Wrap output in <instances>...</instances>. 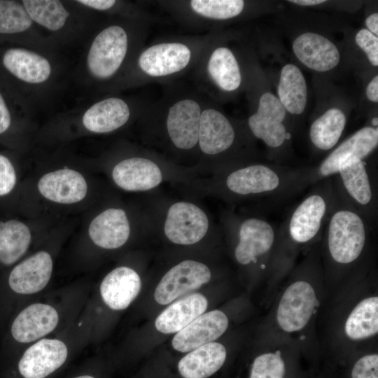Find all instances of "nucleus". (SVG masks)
I'll use <instances>...</instances> for the list:
<instances>
[{
    "instance_id": "nucleus-34",
    "label": "nucleus",
    "mask_w": 378,
    "mask_h": 378,
    "mask_svg": "<svg viewBox=\"0 0 378 378\" xmlns=\"http://www.w3.org/2000/svg\"><path fill=\"white\" fill-rule=\"evenodd\" d=\"M190 6L202 16L225 20L239 15L243 10L244 2L241 0H192Z\"/></svg>"
},
{
    "instance_id": "nucleus-45",
    "label": "nucleus",
    "mask_w": 378,
    "mask_h": 378,
    "mask_svg": "<svg viewBox=\"0 0 378 378\" xmlns=\"http://www.w3.org/2000/svg\"><path fill=\"white\" fill-rule=\"evenodd\" d=\"M75 378H94V377L90 375H82V376L76 377Z\"/></svg>"
},
{
    "instance_id": "nucleus-42",
    "label": "nucleus",
    "mask_w": 378,
    "mask_h": 378,
    "mask_svg": "<svg viewBox=\"0 0 378 378\" xmlns=\"http://www.w3.org/2000/svg\"><path fill=\"white\" fill-rule=\"evenodd\" d=\"M365 24L371 33L376 36L378 35V14L373 13L368 16L365 20Z\"/></svg>"
},
{
    "instance_id": "nucleus-20",
    "label": "nucleus",
    "mask_w": 378,
    "mask_h": 378,
    "mask_svg": "<svg viewBox=\"0 0 378 378\" xmlns=\"http://www.w3.org/2000/svg\"><path fill=\"white\" fill-rule=\"evenodd\" d=\"M112 176L120 188L127 191H145L158 186L162 180L159 167L150 160L131 158L113 168Z\"/></svg>"
},
{
    "instance_id": "nucleus-32",
    "label": "nucleus",
    "mask_w": 378,
    "mask_h": 378,
    "mask_svg": "<svg viewBox=\"0 0 378 378\" xmlns=\"http://www.w3.org/2000/svg\"><path fill=\"white\" fill-rule=\"evenodd\" d=\"M22 2L33 22L50 31L60 30L70 16V13L57 0H23Z\"/></svg>"
},
{
    "instance_id": "nucleus-30",
    "label": "nucleus",
    "mask_w": 378,
    "mask_h": 378,
    "mask_svg": "<svg viewBox=\"0 0 378 378\" xmlns=\"http://www.w3.org/2000/svg\"><path fill=\"white\" fill-rule=\"evenodd\" d=\"M346 123V115L341 110L333 108L326 111L310 127L311 142L318 150L332 149L340 139Z\"/></svg>"
},
{
    "instance_id": "nucleus-27",
    "label": "nucleus",
    "mask_w": 378,
    "mask_h": 378,
    "mask_svg": "<svg viewBox=\"0 0 378 378\" xmlns=\"http://www.w3.org/2000/svg\"><path fill=\"white\" fill-rule=\"evenodd\" d=\"M344 332L352 341L368 340L378 332V296L360 300L351 310L344 323Z\"/></svg>"
},
{
    "instance_id": "nucleus-33",
    "label": "nucleus",
    "mask_w": 378,
    "mask_h": 378,
    "mask_svg": "<svg viewBox=\"0 0 378 378\" xmlns=\"http://www.w3.org/2000/svg\"><path fill=\"white\" fill-rule=\"evenodd\" d=\"M33 23L22 1L0 0V35L21 34Z\"/></svg>"
},
{
    "instance_id": "nucleus-23",
    "label": "nucleus",
    "mask_w": 378,
    "mask_h": 378,
    "mask_svg": "<svg viewBox=\"0 0 378 378\" xmlns=\"http://www.w3.org/2000/svg\"><path fill=\"white\" fill-rule=\"evenodd\" d=\"M234 139V130L224 115L212 108L201 113L198 141L204 153H223L232 146Z\"/></svg>"
},
{
    "instance_id": "nucleus-4",
    "label": "nucleus",
    "mask_w": 378,
    "mask_h": 378,
    "mask_svg": "<svg viewBox=\"0 0 378 378\" xmlns=\"http://www.w3.org/2000/svg\"><path fill=\"white\" fill-rule=\"evenodd\" d=\"M332 178L336 193L374 227L378 208L377 171L370 167L365 159L355 157L344 162Z\"/></svg>"
},
{
    "instance_id": "nucleus-14",
    "label": "nucleus",
    "mask_w": 378,
    "mask_h": 378,
    "mask_svg": "<svg viewBox=\"0 0 378 378\" xmlns=\"http://www.w3.org/2000/svg\"><path fill=\"white\" fill-rule=\"evenodd\" d=\"M1 62L9 74L28 84L43 83L52 74V66L47 58L23 48L6 49L2 54Z\"/></svg>"
},
{
    "instance_id": "nucleus-3",
    "label": "nucleus",
    "mask_w": 378,
    "mask_h": 378,
    "mask_svg": "<svg viewBox=\"0 0 378 378\" xmlns=\"http://www.w3.org/2000/svg\"><path fill=\"white\" fill-rule=\"evenodd\" d=\"M321 267L319 241L309 249L307 256L295 270L294 279L286 286L279 301L276 322L284 332H300L312 319L319 301L312 279Z\"/></svg>"
},
{
    "instance_id": "nucleus-10",
    "label": "nucleus",
    "mask_w": 378,
    "mask_h": 378,
    "mask_svg": "<svg viewBox=\"0 0 378 378\" xmlns=\"http://www.w3.org/2000/svg\"><path fill=\"white\" fill-rule=\"evenodd\" d=\"M209 229V220L197 205L178 202L169 209L164 223V234L173 243L191 245L200 241Z\"/></svg>"
},
{
    "instance_id": "nucleus-16",
    "label": "nucleus",
    "mask_w": 378,
    "mask_h": 378,
    "mask_svg": "<svg viewBox=\"0 0 378 378\" xmlns=\"http://www.w3.org/2000/svg\"><path fill=\"white\" fill-rule=\"evenodd\" d=\"M52 272L50 255L41 251L27 258L11 271L8 284L19 294L29 295L39 292L49 282Z\"/></svg>"
},
{
    "instance_id": "nucleus-19",
    "label": "nucleus",
    "mask_w": 378,
    "mask_h": 378,
    "mask_svg": "<svg viewBox=\"0 0 378 378\" xmlns=\"http://www.w3.org/2000/svg\"><path fill=\"white\" fill-rule=\"evenodd\" d=\"M293 50L302 64L316 71H329L335 67L340 59L334 43L313 32H306L297 37Z\"/></svg>"
},
{
    "instance_id": "nucleus-24",
    "label": "nucleus",
    "mask_w": 378,
    "mask_h": 378,
    "mask_svg": "<svg viewBox=\"0 0 378 378\" xmlns=\"http://www.w3.org/2000/svg\"><path fill=\"white\" fill-rule=\"evenodd\" d=\"M208 302L202 294L188 295L174 302L156 318V329L164 334L178 332L206 309Z\"/></svg>"
},
{
    "instance_id": "nucleus-5",
    "label": "nucleus",
    "mask_w": 378,
    "mask_h": 378,
    "mask_svg": "<svg viewBox=\"0 0 378 378\" xmlns=\"http://www.w3.org/2000/svg\"><path fill=\"white\" fill-rule=\"evenodd\" d=\"M279 241V227L261 217H249L238 226L234 255L241 265L259 266L274 271Z\"/></svg>"
},
{
    "instance_id": "nucleus-41",
    "label": "nucleus",
    "mask_w": 378,
    "mask_h": 378,
    "mask_svg": "<svg viewBox=\"0 0 378 378\" xmlns=\"http://www.w3.org/2000/svg\"><path fill=\"white\" fill-rule=\"evenodd\" d=\"M366 94L369 100L373 102H378V76H376L370 82L367 87Z\"/></svg>"
},
{
    "instance_id": "nucleus-28",
    "label": "nucleus",
    "mask_w": 378,
    "mask_h": 378,
    "mask_svg": "<svg viewBox=\"0 0 378 378\" xmlns=\"http://www.w3.org/2000/svg\"><path fill=\"white\" fill-rule=\"evenodd\" d=\"M278 94L286 111L294 115H300L304 111L307 100V84L296 66L288 64L282 68Z\"/></svg>"
},
{
    "instance_id": "nucleus-38",
    "label": "nucleus",
    "mask_w": 378,
    "mask_h": 378,
    "mask_svg": "<svg viewBox=\"0 0 378 378\" xmlns=\"http://www.w3.org/2000/svg\"><path fill=\"white\" fill-rule=\"evenodd\" d=\"M16 182L15 171L11 162L0 154V196L8 194Z\"/></svg>"
},
{
    "instance_id": "nucleus-13",
    "label": "nucleus",
    "mask_w": 378,
    "mask_h": 378,
    "mask_svg": "<svg viewBox=\"0 0 378 378\" xmlns=\"http://www.w3.org/2000/svg\"><path fill=\"white\" fill-rule=\"evenodd\" d=\"M190 50L180 43H164L145 50L139 57V66L146 74L164 76L184 69L190 59Z\"/></svg>"
},
{
    "instance_id": "nucleus-36",
    "label": "nucleus",
    "mask_w": 378,
    "mask_h": 378,
    "mask_svg": "<svg viewBox=\"0 0 378 378\" xmlns=\"http://www.w3.org/2000/svg\"><path fill=\"white\" fill-rule=\"evenodd\" d=\"M351 378H378V354H368L359 358L351 368Z\"/></svg>"
},
{
    "instance_id": "nucleus-11",
    "label": "nucleus",
    "mask_w": 378,
    "mask_h": 378,
    "mask_svg": "<svg viewBox=\"0 0 378 378\" xmlns=\"http://www.w3.org/2000/svg\"><path fill=\"white\" fill-rule=\"evenodd\" d=\"M67 355V347L61 340H41L24 351L19 372L24 378H45L64 363Z\"/></svg>"
},
{
    "instance_id": "nucleus-2",
    "label": "nucleus",
    "mask_w": 378,
    "mask_h": 378,
    "mask_svg": "<svg viewBox=\"0 0 378 378\" xmlns=\"http://www.w3.org/2000/svg\"><path fill=\"white\" fill-rule=\"evenodd\" d=\"M336 200L332 177L314 184L279 227L274 272H287L299 250L319 241Z\"/></svg>"
},
{
    "instance_id": "nucleus-8",
    "label": "nucleus",
    "mask_w": 378,
    "mask_h": 378,
    "mask_svg": "<svg viewBox=\"0 0 378 378\" xmlns=\"http://www.w3.org/2000/svg\"><path fill=\"white\" fill-rule=\"evenodd\" d=\"M285 117L286 110L279 99L266 92L260 98L257 112L249 117L248 126L257 139L270 148L278 149L291 138L284 123Z\"/></svg>"
},
{
    "instance_id": "nucleus-40",
    "label": "nucleus",
    "mask_w": 378,
    "mask_h": 378,
    "mask_svg": "<svg viewBox=\"0 0 378 378\" xmlns=\"http://www.w3.org/2000/svg\"><path fill=\"white\" fill-rule=\"evenodd\" d=\"M76 2L99 10H108L112 8L115 4V1L114 0H79L76 1Z\"/></svg>"
},
{
    "instance_id": "nucleus-6",
    "label": "nucleus",
    "mask_w": 378,
    "mask_h": 378,
    "mask_svg": "<svg viewBox=\"0 0 378 378\" xmlns=\"http://www.w3.org/2000/svg\"><path fill=\"white\" fill-rule=\"evenodd\" d=\"M127 50V35L118 25L109 26L92 41L86 57L88 72L97 79H106L115 74Z\"/></svg>"
},
{
    "instance_id": "nucleus-37",
    "label": "nucleus",
    "mask_w": 378,
    "mask_h": 378,
    "mask_svg": "<svg viewBox=\"0 0 378 378\" xmlns=\"http://www.w3.org/2000/svg\"><path fill=\"white\" fill-rule=\"evenodd\" d=\"M356 43L365 52L374 66L378 65V38L367 29H360L356 36Z\"/></svg>"
},
{
    "instance_id": "nucleus-15",
    "label": "nucleus",
    "mask_w": 378,
    "mask_h": 378,
    "mask_svg": "<svg viewBox=\"0 0 378 378\" xmlns=\"http://www.w3.org/2000/svg\"><path fill=\"white\" fill-rule=\"evenodd\" d=\"M37 186L42 196L60 204L78 202L85 197L88 192L83 176L70 169H61L44 174Z\"/></svg>"
},
{
    "instance_id": "nucleus-7",
    "label": "nucleus",
    "mask_w": 378,
    "mask_h": 378,
    "mask_svg": "<svg viewBox=\"0 0 378 378\" xmlns=\"http://www.w3.org/2000/svg\"><path fill=\"white\" fill-rule=\"evenodd\" d=\"M378 145V129L364 127L335 148L312 173V185L338 173L340 166L352 158L365 159Z\"/></svg>"
},
{
    "instance_id": "nucleus-44",
    "label": "nucleus",
    "mask_w": 378,
    "mask_h": 378,
    "mask_svg": "<svg viewBox=\"0 0 378 378\" xmlns=\"http://www.w3.org/2000/svg\"><path fill=\"white\" fill-rule=\"evenodd\" d=\"M372 124L373 126H377L378 125V121H377V118H374L372 120Z\"/></svg>"
},
{
    "instance_id": "nucleus-22",
    "label": "nucleus",
    "mask_w": 378,
    "mask_h": 378,
    "mask_svg": "<svg viewBox=\"0 0 378 378\" xmlns=\"http://www.w3.org/2000/svg\"><path fill=\"white\" fill-rule=\"evenodd\" d=\"M88 233L92 241L101 248L114 249L122 246L130 233L125 211L115 208L104 211L92 220Z\"/></svg>"
},
{
    "instance_id": "nucleus-17",
    "label": "nucleus",
    "mask_w": 378,
    "mask_h": 378,
    "mask_svg": "<svg viewBox=\"0 0 378 378\" xmlns=\"http://www.w3.org/2000/svg\"><path fill=\"white\" fill-rule=\"evenodd\" d=\"M201 110L192 99H183L170 108L167 128L173 144L180 149H190L198 141Z\"/></svg>"
},
{
    "instance_id": "nucleus-43",
    "label": "nucleus",
    "mask_w": 378,
    "mask_h": 378,
    "mask_svg": "<svg viewBox=\"0 0 378 378\" xmlns=\"http://www.w3.org/2000/svg\"><path fill=\"white\" fill-rule=\"evenodd\" d=\"M289 2L302 6H314L326 2L324 0H291Z\"/></svg>"
},
{
    "instance_id": "nucleus-39",
    "label": "nucleus",
    "mask_w": 378,
    "mask_h": 378,
    "mask_svg": "<svg viewBox=\"0 0 378 378\" xmlns=\"http://www.w3.org/2000/svg\"><path fill=\"white\" fill-rule=\"evenodd\" d=\"M11 124V114L8 103L0 91V134L6 132Z\"/></svg>"
},
{
    "instance_id": "nucleus-18",
    "label": "nucleus",
    "mask_w": 378,
    "mask_h": 378,
    "mask_svg": "<svg viewBox=\"0 0 378 378\" xmlns=\"http://www.w3.org/2000/svg\"><path fill=\"white\" fill-rule=\"evenodd\" d=\"M59 316L52 306L34 303L24 309L15 318L11 333L21 343H28L45 336L57 326Z\"/></svg>"
},
{
    "instance_id": "nucleus-26",
    "label": "nucleus",
    "mask_w": 378,
    "mask_h": 378,
    "mask_svg": "<svg viewBox=\"0 0 378 378\" xmlns=\"http://www.w3.org/2000/svg\"><path fill=\"white\" fill-rule=\"evenodd\" d=\"M227 356L225 346L210 342L190 351L178 363L183 378H208L224 364Z\"/></svg>"
},
{
    "instance_id": "nucleus-21",
    "label": "nucleus",
    "mask_w": 378,
    "mask_h": 378,
    "mask_svg": "<svg viewBox=\"0 0 378 378\" xmlns=\"http://www.w3.org/2000/svg\"><path fill=\"white\" fill-rule=\"evenodd\" d=\"M141 286L137 272L128 267H119L104 277L100 285V294L109 308L122 310L136 298Z\"/></svg>"
},
{
    "instance_id": "nucleus-9",
    "label": "nucleus",
    "mask_w": 378,
    "mask_h": 378,
    "mask_svg": "<svg viewBox=\"0 0 378 378\" xmlns=\"http://www.w3.org/2000/svg\"><path fill=\"white\" fill-rule=\"evenodd\" d=\"M211 276L206 265L190 260L182 261L161 279L155 290V300L160 304H169L199 288L210 280Z\"/></svg>"
},
{
    "instance_id": "nucleus-12",
    "label": "nucleus",
    "mask_w": 378,
    "mask_h": 378,
    "mask_svg": "<svg viewBox=\"0 0 378 378\" xmlns=\"http://www.w3.org/2000/svg\"><path fill=\"white\" fill-rule=\"evenodd\" d=\"M228 323V318L222 311L216 309L202 314L174 335L172 346L180 352H190L220 337L227 330Z\"/></svg>"
},
{
    "instance_id": "nucleus-1",
    "label": "nucleus",
    "mask_w": 378,
    "mask_h": 378,
    "mask_svg": "<svg viewBox=\"0 0 378 378\" xmlns=\"http://www.w3.org/2000/svg\"><path fill=\"white\" fill-rule=\"evenodd\" d=\"M372 228L361 214L336 193L320 239L323 274L340 278L362 271L370 250Z\"/></svg>"
},
{
    "instance_id": "nucleus-25",
    "label": "nucleus",
    "mask_w": 378,
    "mask_h": 378,
    "mask_svg": "<svg viewBox=\"0 0 378 378\" xmlns=\"http://www.w3.org/2000/svg\"><path fill=\"white\" fill-rule=\"evenodd\" d=\"M128 105L120 98L110 97L101 100L88 108L82 118L83 126L94 133L114 131L128 120Z\"/></svg>"
},
{
    "instance_id": "nucleus-31",
    "label": "nucleus",
    "mask_w": 378,
    "mask_h": 378,
    "mask_svg": "<svg viewBox=\"0 0 378 378\" xmlns=\"http://www.w3.org/2000/svg\"><path fill=\"white\" fill-rule=\"evenodd\" d=\"M208 71L216 84L225 91H233L241 84L239 64L227 48H218L212 52L208 62Z\"/></svg>"
},
{
    "instance_id": "nucleus-29",
    "label": "nucleus",
    "mask_w": 378,
    "mask_h": 378,
    "mask_svg": "<svg viewBox=\"0 0 378 378\" xmlns=\"http://www.w3.org/2000/svg\"><path fill=\"white\" fill-rule=\"evenodd\" d=\"M31 235L29 227L21 221H0V262L10 265L27 251Z\"/></svg>"
},
{
    "instance_id": "nucleus-35",
    "label": "nucleus",
    "mask_w": 378,
    "mask_h": 378,
    "mask_svg": "<svg viewBox=\"0 0 378 378\" xmlns=\"http://www.w3.org/2000/svg\"><path fill=\"white\" fill-rule=\"evenodd\" d=\"M286 362L280 351L262 353L254 359L249 378H285Z\"/></svg>"
}]
</instances>
